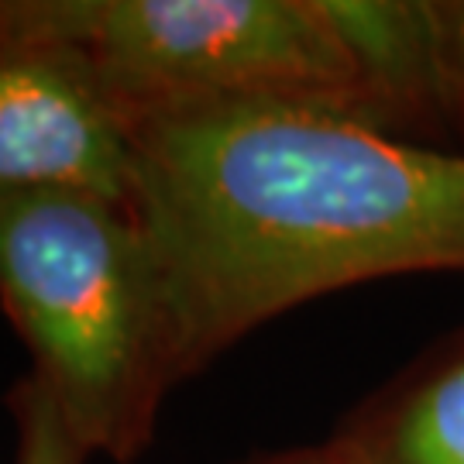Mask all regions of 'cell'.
<instances>
[{
	"mask_svg": "<svg viewBox=\"0 0 464 464\" xmlns=\"http://www.w3.org/2000/svg\"><path fill=\"white\" fill-rule=\"evenodd\" d=\"M0 306L86 454L128 464L149 448L179 379L131 199L80 189L0 199Z\"/></svg>",
	"mask_w": 464,
	"mask_h": 464,
	"instance_id": "obj_2",
	"label": "cell"
},
{
	"mask_svg": "<svg viewBox=\"0 0 464 464\" xmlns=\"http://www.w3.org/2000/svg\"><path fill=\"white\" fill-rule=\"evenodd\" d=\"M176 379L299 303L464 268V155L316 100H237L124 128Z\"/></svg>",
	"mask_w": 464,
	"mask_h": 464,
	"instance_id": "obj_1",
	"label": "cell"
},
{
	"mask_svg": "<svg viewBox=\"0 0 464 464\" xmlns=\"http://www.w3.org/2000/svg\"><path fill=\"white\" fill-rule=\"evenodd\" d=\"M324 11L379 114L389 107H430L454 86L444 7L402 0H324Z\"/></svg>",
	"mask_w": 464,
	"mask_h": 464,
	"instance_id": "obj_5",
	"label": "cell"
},
{
	"mask_svg": "<svg viewBox=\"0 0 464 464\" xmlns=\"http://www.w3.org/2000/svg\"><path fill=\"white\" fill-rule=\"evenodd\" d=\"M7 406L17 430L14 464H83L90 458L69 433L59 406L32 375L11 389Z\"/></svg>",
	"mask_w": 464,
	"mask_h": 464,
	"instance_id": "obj_7",
	"label": "cell"
},
{
	"mask_svg": "<svg viewBox=\"0 0 464 464\" xmlns=\"http://www.w3.org/2000/svg\"><path fill=\"white\" fill-rule=\"evenodd\" d=\"M258 464H348L341 458H331V454H285V458H268V461Z\"/></svg>",
	"mask_w": 464,
	"mask_h": 464,
	"instance_id": "obj_9",
	"label": "cell"
},
{
	"mask_svg": "<svg viewBox=\"0 0 464 464\" xmlns=\"http://www.w3.org/2000/svg\"><path fill=\"white\" fill-rule=\"evenodd\" d=\"M42 189L131 199L128 131L69 52L0 32V199Z\"/></svg>",
	"mask_w": 464,
	"mask_h": 464,
	"instance_id": "obj_4",
	"label": "cell"
},
{
	"mask_svg": "<svg viewBox=\"0 0 464 464\" xmlns=\"http://www.w3.org/2000/svg\"><path fill=\"white\" fill-rule=\"evenodd\" d=\"M382 458L385 464H464V354L402 402Z\"/></svg>",
	"mask_w": 464,
	"mask_h": 464,
	"instance_id": "obj_6",
	"label": "cell"
},
{
	"mask_svg": "<svg viewBox=\"0 0 464 464\" xmlns=\"http://www.w3.org/2000/svg\"><path fill=\"white\" fill-rule=\"evenodd\" d=\"M448 11V38H450V66H454V86L464 93V4H450Z\"/></svg>",
	"mask_w": 464,
	"mask_h": 464,
	"instance_id": "obj_8",
	"label": "cell"
},
{
	"mask_svg": "<svg viewBox=\"0 0 464 464\" xmlns=\"http://www.w3.org/2000/svg\"><path fill=\"white\" fill-rule=\"evenodd\" d=\"M0 32L69 52L124 128L237 100H316L382 124L324 0H0Z\"/></svg>",
	"mask_w": 464,
	"mask_h": 464,
	"instance_id": "obj_3",
	"label": "cell"
}]
</instances>
